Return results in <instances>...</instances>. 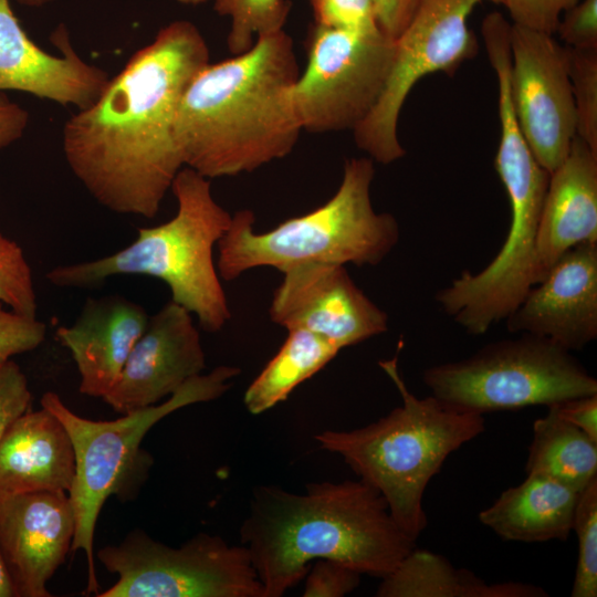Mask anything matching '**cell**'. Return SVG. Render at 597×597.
Returning a JSON list of instances; mask_svg holds the SVG:
<instances>
[{
	"label": "cell",
	"mask_w": 597,
	"mask_h": 597,
	"mask_svg": "<svg viewBox=\"0 0 597 597\" xmlns=\"http://www.w3.org/2000/svg\"><path fill=\"white\" fill-rule=\"evenodd\" d=\"M0 301L10 310L36 317L31 268L18 243L0 233Z\"/></svg>",
	"instance_id": "cell-28"
},
{
	"label": "cell",
	"mask_w": 597,
	"mask_h": 597,
	"mask_svg": "<svg viewBox=\"0 0 597 597\" xmlns=\"http://www.w3.org/2000/svg\"><path fill=\"white\" fill-rule=\"evenodd\" d=\"M205 368V352L192 314L170 301L149 317L115 386L103 400L122 415L150 407Z\"/></svg>",
	"instance_id": "cell-14"
},
{
	"label": "cell",
	"mask_w": 597,
	"mask_h": 597,
	"mask_svg": "<svg viewBox=\"0 0 597 597\" xmlns=\"http://www.w3.org/2000/svg\"><path fill=\"white\" fill-rule=\"evenodd\" d=\"M97 558L118 576L98 597H264L247 547L206 533L171 547L133 531Z\"/></svg>",
	"instance_id": "cell-9"
},
{
	"label": "cell",
	"mask_w": 597,
	"mask_h": 597,
	"mask_svg": "<svg viewBox=\"0 0 597 597\" xmlns=\"http://www.w3.org/2000/svg\"><path fill=\"white\" fill-rule=\"evenodd\" d=\"M542 587L526 583L488 584L446 557L413 547L396 569L381 579L378 597H544Z\"/></svg>",
	"instance_id": "cell-22"
},
{
	"label": "cell",
	"mask_w": 597,
	"mask_h": 597,
	"mask_svg": "<svg viewBox=\"0 0 597 597\" xmlns=\"http://www.w3.org/2000/svg\"><path fill=\"white\" fill-rule=\"evenodd\" d=\"M482 1H418L410 21L394 40L392 64L378 102L353 130L357 147L369 158L389 165L405 156L398 119L406 98L422 77L437 72L452 75L475 56L479 44L468 19Z\"/></svg>",
	"instance_id": "cell-11"
},
{
	"label": "cell",
	"mask_w": 597,
	"mask_h": 597,
	"mask_svg": "<svg viewBox=\"0 0 597 597\" xmlns=\"http://www.w3.org/2000/svg\"><path fill=\"white\" fill-rule=\"evenodd\" d=\"M394 40L314 24L306 38V65L291 101L302 130H354L373 111L387 82Z\"/></svg>",
	"instance_id": "cell-10"
},
{
	"label": "cell",
	"mask_w": 597,
	"mask_h": 597,
	"mask_svg": "<svg viewBox=\"0 0 597 597\" xmlns=\"http://www.w3.org/2000/svg\"><path fill=\"white\" fill-rule=\"evenodd\" d=\"M287 337L244 392L247 409L259 415L285 400L303 381L326 366L339 349L305 329L287 331Z\"/></svg>",
	"instance_id": "cell-24"
},
{
	"label": "cell",
	"mask_w": 597,
	"mask_h": 597,
	"mask_svg": "<svg viewBox=\"0 0 597 597\" xmlns=\"http://www.w3.org/2000/svg\"><path fill=\"white\" fill-rule=\"evenodd\" d=\"M579 0H498L510 13L512 24L554 34L563 13Z\"/></svg>",
	"instance_id": "cell-32"
},
{
	"label": "cell",
	"mask_w": 597,
	"mask_h": 597,
	"mask_svg": "<svg viewBox=\"0 0 597 597\" xmlns=\"http://www.w3.org/2000/svg\"><path fill=\"white\" fill-rule=\"evenodd\" d=\"M510 52L516 121L536 160L551 174L576 137L567 46L553 34L511 23Z\"/></svg>",
	"instance_id": "cell-12"
},
{
	"label": "cell",
	"mask_w": 597,
	"mask_h": 597,
	"mask_svg": "<svg viewBox=\"0 0 597 597\" xmlns=\"http://www.w3.org/2000/svg\"><path fill=\"white\" fill-rule=\"evenodd\" d=\"M175 1L185 6H200V4L206 3L208 0H175Z\"/></svg>",
	"instance_id": "cell-40"
},
{
	"label": "cell",
	"mask_w": 597,
	"mask_h": 597,
	"mask_svg": "<svg viewBox=\"0 0 597 597\" xmlns=\"http://www.w3.org/2000/svg\"><path fill=\"white\" fill-rule=\"evenodd\" d=\"M45 333L43 322L8 311L0 301V362L35 349L43 343Z\"/></svg>",
	"instance_id": "cell-30"
},
{
	"label": "cell",
	"mask_w": 597,
	"mask_h": 597,
	"mask_svg": "<svg viewBox=\"0 0 597 597\" xmlns=\"http://www.w3.org/2000/svg\"><path fill=\"white\" fill-rule=\"evenodd\" d=\"M567 51L576 136L597 154V49Z\"/></svg>",
	"instance_id": "cell-27"
},
{
	"label": "cell",
	"mask_w": 597,
	"mask_h": 597,
	"mask_svg": "<svg viewBox=\"0 0 597 597\" xmlns=\"http://www.w3.org/2000/svg\"><path fill=\"white\" fill-rule=\"evenodd\" d=\"M0 597H15L14 587L0 549Z\"/></svg>",
	"instance_id": "cell-38"
},
{
	"label": "cell",
	"mask_w": 597,
	"mask_h": 597,
	"mask_svg": "<svg viewBox=\"0 0 597 597\" xmlns=\"http://www.w3.org/2000/svg\"><path fill=\"white\" fill-rule=\"evenodd\" d=\"M28 123L27 109L0 92V151L22 137Z\"/></svg>",
	"instance_id": "cell-37"
},
{
	"label": "cell",
	"mask_w": 597,
	"mask_h": 597,
	"mask_svg": "<svg viewBox=\"0 0 597 597\" xmlns=\"http://www.w3.org/2000/svg\"><path fill=\"white\" fill-rule=\"evenodd\" d=\"M582 243H597V154L576 136L549 174L535 244L533 285L558 258Z\"/></svg>",
	"instance_id": "cell-19"
},
{
	"label": "cell",
	"mask_w": 597,
	"mask_h": 597,
	"mask_svg": "<svg viewBox=\"0 0 597 597\" xmlns=\"http://www.w3.org/2000/svg\"><path fill=\"white\" fill-rule=\"evenodd\" d=\"M510 333L547 338L572 352L597 337V243L563 253L505 318Z\"/></svg>",
	"instance_id": "cell-16"
},
{
	"label": "cell",
	"mask_w": 597,
	"mask_h": 597,
	"mask_svg": "<svg viewBox=\"0 0 597 597\" xmlns=\"http://www.w3.org/2000/svg\"><path fill=\"white\" fill-rule=\"evenodd\" d=\"M320 27L375 34L381 32L374 0H310Z\"/></svg>",
	"instance_id": "cell-29"
},
{
	"label": "cell",
	"mask_w": 597,
	"mask_h": 597,
	"mask_svg": "<svg viewBox=\"0 0 597 597\" xmlns=\"http://www.w3.org/2000/svg\"><path fill=\"white\" fill-rule=\"evenodd\" d=\"M360 574L331 559H316L310 566L303 590L304 597H342L360 583Z\"/></svg>",
	"instance_id": "cell-31"
},
{
	"label": "cell",
	"mask_w": 597,
	"mask_h": 597,
	"mask_svg": "<svg viewBox=\"0 0 597 597\" xmlns=\"http://www.w3.org/2000/svg\"><path fill=\"white\" fill-rule=\"evenodd\" d=\"M419 0H374L380 31L395 40L410 21Z\"/></svg>",
	"instance_id": "cell-36"
},
{
	"label": "cell",
	"mask_w": 597,
	"mask_h": 597,
	"mask_svg": "<svg viewBox=\"0 0 597 597\" xmlns=\"http://www.w3.org/2000/svg\"><path fill=\"white\" fill-rule=\"evenodd\" d=\"M282 274L269 313L286 331H308L341 350L388 329V315L355 284L345 265L303 263Z\"/></svg>",
	"instance_id": "cell-13"
},
{
	"label": "cell",
	"mask_w": 597,
	"mask_h": 597,
	"mask_svg": "<svg viewBox=\"0 0 597 597\" xmlns=\"http://www.w3.org/2000/svg\"><path fill=\"white\" fill-rule=\"evenodd\" d=\"M579 492L540 474L503 491L479 521L504 541L538 543L566 541Z\"/></svg>",
	"instance_id": "cell-21"
},
{
	"label": "cell",
	"mask_w": 597,
	"mask_h": 597,
	"mask_svg": "<svg viewBox=\"0 0 597 597\" xmlns=\"http://www.w3.org/2000/svg\"><path fill=\"white\" fill-rule=\"evenodd\" d=\"M209 63L200 30L172 21L111 77L95 103L66 121V163L101 206L148 219L158 213L185 167L175 136L180 100Z\"/></svg>",
	"instance_id": "cell-1"
},
{
	"label": "cell",
	"mask_w": 597,
	"mask_h": 597,
	"mask_svg": "<svg viewBox=\"0 0 597 597\" xmlns=\"http://www.w3.org/2000/svg\"><path fill=\"white\" fill-rule=\"evenodd\" d=\"M74 475L71 439L49 410H29L0 438V499L38 491L69 492Z\"/></svg>",
	"instance_id": "cell-20"
},
{
	"label": "cell",
	"mask_w": 597,
	"mask_h": 597,
	"mask_svg": "<svg viewBox=\"0 0 597 597\" xmlns=\"http://www.w3.org/2000/svg\"><path fill=\"white\" fill-rule=\"evenodd\" d=\"M525 472L579 492L597 479V441L548 407L547 413L533 423Z\"/></svg>",
	"instance_id": "cell-23"
},
{
	"label": "cell",
	"mask_w": 597,
	"mask_h": 597,
	"mask_svg": "<svg viewBox=\"0 0 597 597\" xmlns=\"http://www.w3.org/2000/svg\"><path fill=\"white\" fill-rule=\"evenodd\" d=\"M19 3L27 6V7H42L44 4H48L54 0H18Z\"/></svg>",
	"instance_id": "cell-39"
},
{
	"label": "cell",
	"mask_w": 597,
	"mask_h": 597,
	"mask_svg": "<svg viewBox=\"0 0 597 597\" xmlns=\"http://www.w3.org/2000/svg\"><path fill=\"white\" fill-rule=\"evenodd\" d=\"M62 56L38 46L10 7L0 0V92L20 91L77 111L97 101L111 77L85 62L73 49L63 25L51 35Z\"/></svg>",
	"instance_id": "cell-17"
},
{
	"label": "cell",
	"mask_w": 597,
	"mask_h": 597,
	"mask_svg": "<svg viewBox=\"0 0 597 597\" xmlns=\"http://www.w3.org/2000/svg\"><path fill=\"white\" fill-rule=\"evenodd\" d=\"M374 176L371 158L347 159L332 198L263 233L254 230L251 210L237 211L217 244L219 275L232 281L254 268L284 272L303 263L378 265L397 245L400 230L392 214L374 209Z\"/></svg>",
	"instance_id": "cell-6"
},
{
	"label": "cell",
	"mask_w": 597,
	"mask_h": 597,
	"mask_svg": "<svg viewBox=\"0 0 597 597\" xmlns=\"http://www.w3.org/2000/svg\"><path fill=\"white\" fill-rule=\"evenodd\" d=\"M240 369L219 366L186 383L164 402L123 413L109 421H96L74 413L59 395L48 391L42 408L65 428L75 455V475L67 494L75 530L72 552L82 551L87 563L86 594L98 591L94 563V533L100 512L111 495L128 499L146 479L151 458L140 449L148 430L169 413L222 396Z\"/></svg>",
	"instance_id": "cell-7"
},
{
	"label": "cell",
	"mask_w": 597,
	"mask_h": 597,
	"mask_svg": "<svg viewBox=\"0 0 597 597\" xmlns=\"http://www.w3.org/2000/svg\"><path fill=\"white\" fill-rule=\"evenodd\" d=\"M548 407L597 441V394L568 399Z\"/></svg>",
	"instance_id": "cell-35"
},
{
	"label": "cell",
	"mask_w": 597,
	"mask_h": 597,
	"mask_svg": "<svg viewBox=\"0 0 597 597\" xmlns=\"http://www.w3.org/2000/svg\"><path fill=\"white\" fill-rule=\"evenodd\" d=\"M217 14L228 17L231 25L227 46L233 55L252 48L265 34L284 30L291 11L289 0H216Z\"/></svg>",
	"instance_id": "cell-25"
},
{
	"label": "cell",
	"mask_w": 597,
	"mask_h": 597,
	"mask_svg": "<svg viewBox=\"0 0 597 597\" xmlns=\"http://www.w3.org/2000/svg\"><path fill=\"white\" fill-rule=\"evenodd\" d=\"M170 190L177 212L168 221L140 228L124 249L91 261L57 265L46 273L59 287H86L115 275H147L165 282L171 301L197 316L207 332L231 318L213 260V248L231 224L232 214L211 191L210 179L189 167L176 175Z\"/></svg>",
	"instance_id": "cell-5"
},
{
	"label": "cell",
	"mask_w": 597,
	"mask_h": 597,
	"mask_svg": "<svg viewBox=\"0 0 597 597\" xmlns=\"http://www.w3.org/2000/svg\"><path fill=\"white\" fill-rule=\"evenodd\" d=\"M240 535L264 597L282 596L316 559L383 579L416 547L384 496L360 479L311 483L302 494L256 486Z\"/></svg>",
	"instance_id": "cell-2"
},
{
	"label": "cell",
	"mask_w": 597,
	"mask_h": 597,
	"mask_svg": "<svg viewBox=\"0 0 597 597\" xmlns=\"http://www.w3.org/2000/svg\"><path fill=\"white\" fill-rule=\"evenodd\" d=\"M75 530L67 492L0 499V549L15 597H50L46 584L71 549Z\"/></svg>",
	"instance_id": "cell-15"
},
{
	"label": "cell",
	"mask_w": 597,
	"mask_h": 597,
	"mask_svg": "<svg viewBox=\"0 0 597 597\" xmlns=\"http://www.w3.org/2000/svg\"><path fill=\"white\" fill-rule=\"evenodd\" d=\"M298 74L284 30L207 64L177 109L175 136L185 167L211 179L251 172L290 155L302 132L291 101Z\"/></svg>",
	"instance_id": "cell-3"
},
{
	"label": "cell",
	"mask_w": 597,
	"mask_h": 597,
	"mask_svg": "<svg viewBox=\"0 0 597 597\" xmlns=\"http://www.w3.org/2000/svg\"><path fill=\"white\" fill-rule=\"evenodd\" d=\"M563 14L555 33L565 46L597 49V0H579Z\"/></svg>",
	"instance_id": "cell-34"
},
{
	"label": "cell",
	"mask_w": 597,
	"mask_h": 597,
	"mask_svg": "<svg viewBox=\"0 0 597 597\" xmlns=\"http://www.w3.org/2000/svg\"><path fill=\"white\" fill-rule=\"evenodd\" d=\"M32 394L21 368L12 360L0 362V438L30 410Z\"/></svg>",
	"instance_id": "cell-33"
},
{
	"label": "cell",
	"mask_w": 597,
	"mask_h": 597,
	"mask_svg": "<svg viewBox=\"0 0 597 597\" xmlns=\"http://www.w3.org/2000/svg\"><path fill=\"white\" fill-rule=\"evenodd\" d=\"M378 364L399 391L401 406L365 427L326 430L315 439L376 489L396 523L417 541L428 524L423 495L430 480L452 452L485 430V420L431 395L415 396L399 373L397 356Z\"/></svg>",
	"instance_id": "cell-4"
},
{
	"label": "cell",
	"mask_w": 597,
	"mask_h": 597,
	"mask_svg": "<svg viewBox=\"0 0 597 597\" xmlns=\"http://www.w3.org/2000/svg\"><path fill=\"white\" fill-rule=\"evenodd\" d=\"M431 396L457 410L483 415L552 406L597 394V380L554 342L522 334L484 345L471 356L428 367Z\"/></svg>",
	"instance_id": "cell-8"
},
{
	"label": "cell",
	"mask_w": 597,
	"mask_h": 597,
	"mask_svg": "<svg viewBox=\"0 0 597 597\" xmlns=\"http://www.w3.org/2000/svg\"><path fill=\"white\" fill-rule=\"evenodd\" d=\"M578 538V558L570 595L597 596V479L579 491L573 528Z\"/></svg>",
	"instance_id": "cell-26"
},
{
	"label": "cell",
	"mask_w": 597,
	"mask_h": 597,
	"mask_svg": "<svg viewBox=\"0 0 597 597\" xmlns=\"http://www.w3.org/2000/svg\"><path fill=\"white\" fill-rule=\"evenodd\" d=\"M148 320L139 304L108 295L87 298L75 322L56 329L78 370L82 394L103 399L112 390Z\"/></svg>",
	"instance_id": "cell-18"
}]
</instances>
